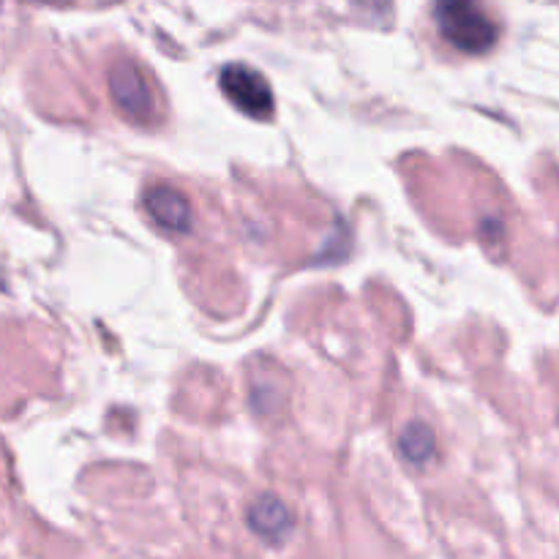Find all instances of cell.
<instances>
[{"mask_svg":"<svg viewBox=\"0 0 559 559\" xmlns=\"http://www.w3.org/2000/svg\"><path fill=\"white\" fill-rule=\"evenodd\" d=\"M435 20L442 36L467 55L489 52L500 36L480 0H435Z\"/></svg>","mask_w":559,"mask_h":559,"instance_id":"1","label":"cell"},{"mask_svg":"<svg viewBox=\"0 0 559 559\" xmlns=\"http://www.w3.org/2000/svg\"><path fill=\"white\" fill-rule=\"evenodd\" d=\"M222 91L235 107L249 118H267L273 112V91L260 71L243 63H229L222 69Z\"/></svg>","mask_w":559,"mask_h":559,"instance_id":"2","label":"cell"},{"mask_svg":"<svg viewBox=\"0 0 559 559\" xmlns=\"http://www.w3.org/2000/svg\"><path fill=\"white\" fill-rule=\"evenodd\" d=\"M109 93H112L115 104L120 112L134 123H151L156 118V102L147 80L134 63L123 60L109 71Z\"/></svg>","mask_w":559,"mask_h":559,"instance_id":"3","label":"cell"},{"mask_svg":"<svg viewBox=\"0 0 559 559\" xmlns=\"http://www.w3.org/2000/svg\"><path fill=\"white\" fill-rule=\"evenodd\" d=\"M145 207L153 222L167 233H189L191 227V207L180 191L173 186H151L145 194Z\"/></svg>","mask_w":559,"mask_h":559,"instance_id":"4","label":"cell"},{"mask_svg":"<svg viewBox=\"0 0 559 559\" xmlns=\"http://www.w3.org/2000/svg\"><path fill=\"white\" fill-rule=\"evenodd\" d=\"M249 527L267 544H282L293 533V511L276 495H262L249 508Z\"/></svg>","mask_w":559,"mask_h":559,"instance_id":"5","label":"cell"},{"mask_svg":"<svg viewBox=\"0 0 559 559\" xmlns=\"http://www.w3.org/2000/svg\"><path fill=\"white\" fill-rule=\"evenodd\" d=\"M399 451H402V456L407 459L409 464H418V467L420 464H429L437 451V440L431 426L424 424V420H413V424L402 431V437H399Z\"/></svg>","mask_w":559,"mask_h":559,"instance_id":"6","label":"cell"},{"mask_svg":"<svg viewBox=\"0 0 559 559\" xmlns=\"http://www.w3.org/2000/svg\"><path fill=\"white\" fill-rule=\"evenodd\" d=\"M41 3H63V0H41Z\"/></svg>","mask_w":559,"mask_h":559,"instance_id":"7","label":"cell"}]
</instances>
